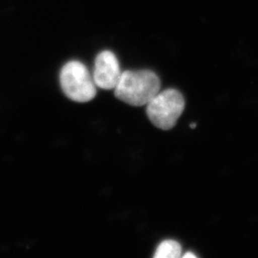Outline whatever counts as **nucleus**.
I'll use <instances>...</instances> for the list:
<instances>
[{
    "label": "nucleus",
    "mask_w": 258,
    "mask_h": 258,
    "mask_svg": "<svg viewBox=\"0 0 258 258\" xmlns=\"http://www.w3.org/2000/svg\"><path fill=\"white\" fill-rule=\"evenodd\" d=\"M161 81L147 70L122 72L115 89V97L132 106L146 105L158 94Z\"/></svg>",
    "instance_id": "f257e3e1"
},
{
    "label": "nucleus",
    "mask_w": 258,
    "mask_h": 258,
    "mask_svg": "<svg viewBox=\"0 0 258 258\" xmlns=\"http://www.w3.org/2000/svg\"><path fill=\"white\" fill-rule=\"evenodd\" d=\"M181 254V246L177 241L166 240L161 242L156 249V258H178Z\"/></svg>",
    "instance_id": "39448f33"
},
{
    "label": "nucleus",
    "mask_w": 258,
    "mask_h": 258,
    "mask_svg": "<svg viewBox=\"0 0 258 258\" xmlns=\"http://www.w3.org/2000/svg\"><path fill=\"white\" fill-rule=\"evenodd\" d=\"M121 76L119 61L110 50H104L95 58L93 80L103 90H114Z\"/></svg>",
    "instance_id": "20e7f679"
},
{
    "label": "nucleus",
    "mask_w": 258,
    "mask_h": 258,
    "mask_svg": "<svg viewBox=\"0 0 258 258\" xmlns=\"http://www.w3.org/2000/svg\"><path fill=\"white\" fill-rule=\"evenodd\" d=\"M146 115L151 123L160 129L167 131L175 126L185 109L181 93L175 89L160 92L146 105Z\"/></svg>",
    "instance_id": "f03ea898"
},
{
    "label": "nucleus",
    "mask_w": 258,
    "mask_h": 258,
    "mask_svg": "<svg viewBox=\"0 0 258 258\" xmlns=\"http://www.w3.org/2000/svg\"><path fill=\"white\" fill-rule=\"evenodd\" d=\"M190 127L191 128V129H195L196 127H197V124H196V123L190 124Z\"/></svg>",
    "instance_id": "0eeeda50"
},
{
    "label": "nucleus",
    "mask_w": 258,
    "mask_h": 258,
    "mask_svg": "<svg viewBox=\"0 0 258 258\" xmlns=\"http://www.w3.org/2000/svg\"><path fill=\"white\" fill-rule=\"evenodd\" d=\"M184 258H196L197 256H196L195 254L191 253V252H187V253L185 254L184 256H183Z\"/></svg>",
    "instance_id": "423d86ee"
},
{
    "label": "nucleus",
    "mask_w": 258,
    "mask_h": 258,
    "mask_svg": "<svg viewBox=\"0 0 258 258\" xmlns=\"http://www.w3.org/2000/svg\"><path fill=\"white\" fill-rule=\"evenodd\" d=\"M59 81L64 95L73 101L89 102L96 95V86L83 63L72 60L61 69Z\"/></svg>",
    "instance_id": "7ed1b4c3"
}]
</instances>
